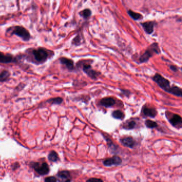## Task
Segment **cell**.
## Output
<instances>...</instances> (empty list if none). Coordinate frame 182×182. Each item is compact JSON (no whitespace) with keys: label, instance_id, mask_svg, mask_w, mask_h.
<instances>
[{"label":"cell","instance_id":"6da1fadb","mask_svg":"<svg viewBox=\"0 0 182 182\" xmlns=\"http://www.w3.org/2000/svg\"><path fill=\"white\" fill-rule=\"evenodd\" d=\"M152 79L162 89L165 91V92L171 94L177 97L181 96L182 89L178 86H170L169 81L164 78L160 74H155L152 78Z\"/></svg>","mask_w":182,"mask_h":182},{"label":"cell","instance_id":"7a4b0ae2","mask_svg":"<svg viewBox=\"0 0 182 182\" xmlns=\"http://www.w3.org/2000/svg\"><path fill=\"white\" fill-rule=\"evenodd\" d=\"M32 52L36 61L42 64L47 61L49 57L50 56L52 51L44 48H39L33 49Z\"/></svg>","mask_w":182,"mask_h":182},{"label":"cell","instance_id":"3957f363","mask_svg":"<svg viewBox=\"0 0 182 182\" xmlns=\"http://www.w3.org/2000/svg\"><path fill=\"white\" fill-rule=\"evenodd\" d=\"M160 53V50L159 48V45L157 43H154L150 45L145 50L144 53L141 55L139 58V61L140 63H146L153 55L159 54Z\"/></svg>","mask_w":182,"mask_h":182},{"label":"cell","instance_id":"277c9868","mask_svg":"<svg viewBox=\"0 0 182 182\" xmlns=\"http://www.w3.org/2000/svg\"><path fill=\"white\" fill-rule=\"evenodd\" d=\"M11 34L16 35L21 38L25 41H28L31 39V34L25 28L20 26H16L13 27L11 30Z\"/></svg>","mask_w":182,"mask_h":182},{"label":"cell","instance_id":"5b68a950","mask_svg":"<svg viewBox=\"0 0 182 182\" xmlns=\"http://www.w3.org/2000/svg\"><path fill=\"white\" fill-rule=\"evenodd\" d=\"M165 116L167 118L170 124L175 128L180 129L182 127V117L180 115L173 114L171 112H166Z\"/></svg>","mask_w":182,"mask_h":182},{"label":"cell","instance_id":"8992f818","mask_svg":"<svg viewBox=\"0 0 182 182\" xmlns=\"http://www.w3.org/2000/svg\"><path fill=\"white\" fill-rule=\"evenodd\" d=\"M34 170H35L36 173L40 175H46L49 173L50 171V169L49 167V165L46 162L40 164L38 162H35L32 165Z\"/></svg>","mask_w":182,"mask_h":182},{"label":"cell","instance_id":"52a82bcc","mask_svg":"<svg viewBox=\"0 0 182 182\" xmlns=\"http://www.w3.org/2000/svg\"><path fill=\"white\" fill-rule=\"evenodd\" d=\"M82 70L87 76L93 80H96L99 76L100 73L95 71L92 69L91 66L89 64L84 63L82 65Z\"/></svg>","mask_w":182,"mask_h":182},{"label":"cell","instance_id":"ba28073f","mask_svg":"<svg viewBox=\"0 0 182 182\" xmlns=\"http://www.w3.org/2000/svg\"><path fill=\"white\" fill-rule=\"evenodd\" d=\"M122 162V160L120 157L117 155H114L112 158L105 159L103 161V164L105 166L111 167L112 165H120Z\"/></svg>","mask_w":182,"mask_h":182},{"label":"cell","instance_id":"9c48e42d","mask_svg":"<svg viewBox=\"0 0 182 182\" xmlns=\"http://www.w3.org/2000/svg\"><path fill=\"white\" fill-rule=\"evenodd\" d=\"M142 112L145 116H146L147 117H151V118L155 117L158 113V112L155 108L147 106L146 105L143 107Z\"/></svg>","mask_w":182,"mask_h":182},{"label":"cell","instance_id":"30bf717a","mask_svg":"<svg viewBox=\"0 0 182 182\" xmlns=\"http://www.w3.org/2000/svg\"><path fill=\"white\" fill-rule=\"evenodd\" d=\"M120 142L124 147L130 149H133L136 145V141L134 140V138L132 137H126L124 138H121L120 139Z\"/></svg>","mask_w":182,"mask_h":182},{"label":"cell","instance_id":"8fae6325","mask_svg":"<svg viewBox=\"0 0 182 182\" xmlns=\"http://www.w3.org/2000/svg\"><path fill=\"white\" fill-rule=\"evenodd\" d=\"M99 104L105 107H111L116 104V101L112 97H106L102 99L99 101Z\"/></svg>","mask_w":182,"mask_h":182},{"label":"cell","instance_id":"7c38bea8","mask_svg":"<svg viewBox=\"0 0 182 182\" xmlns=\"http://www.w3.org/2000/svg\"><path fill=\"white\" fill-rule=\"evenodd\" d=\"M60 62L61 64L65 65L69 71H72L74 69V61L72 59L65 57H61L60 58Z\"/></svg>","mask_w":182,"mask_h":182},{"label":"cell","instance_id":"4fadbf2b","mask_svg":"<svg viewBox=\"0 0 182 182\" xmlns=\"http://www.w3.org/2000/svg\"><path fill=\"white\" fill-rule=\"evenodd\" d=\"M15 61L13 57L9 54H4L3 52H0V63L8 64L12 63Z\"/></svg>","mask_w":182,"mask_h":182},{"label":"cell","instance_id":"5bb4252c","mask_svg":"<svg viewBox=\"0 0 182 182\" xmlns=\"http://www.w3.org/2000/svg\"><path fill=\"white\" fill-rule=\"evenodd\" d=\"M142 26L147 34H151L153 33L154 27V23L153 21H146L142 24Z\"/></svg>","mask_w":182,"mask_h":182},{"label":"cell","instance_id":"9a60e30c","mask_svg":"<svg viewBox=\"0 0 182 182\" xmlns=\"http://www.w3.org/2000/svg\"><path fill=\"white\" fill-rule=\"evenodd\" d=\"M136 124L137 123L135 120L130 119L122 124V128L126 130H132L136 127Z\"/></svg>","mask_w":182,"mask_h":182},{"label":"cell","instance_id":"2e32d148","mask_svg":"<svg viewBox=\"0 0 182 182\" xmlns=\"http://www.w3.org/2000/svg\"><path fill=\"white\" fill-rule=\"evenodd\" d=\"M57 176L63 180H65L66 182H69L71 180V174L67 170H63L59 172L57 174Z\"/></svg>","mask_w":182,"mask_h":182},{"label":"cell","instance_id":"e0dca14e","mask_svg":"<svg viewBox=\"0 0 182 182\" xmlns=\"http://www.w3.org/2000/svg\"><path fill=\"white\" fill-rule=\"evenodd\" d=\"M104 138L105 139H106V140L107 145H108V147H109V149H110V151H111V152H112V153L115 152V151H117V146H116V145L113 143V142L112 141L111 139L109 138V137H105V136Z\"/></svg>","mask_w":182,"mask_h":182},{"label":"cell","instance_id":"ac0fdd59","mask_svg":"<svg viewBox=\"0 0 182 182\" xmlns=\"http://www.w3.org/2000/svg\"><path fill=\"white\" fill-rule=\"evenodd\" d=\"M128 15H129V16L132 18V19H133L134 20H138L142 19V15L140 14V13H135V12H134V11H132L131 10L128 11Z\"/></svg>","mask_w":182,"mask_h":182},{"label":"cell","instance_id":"d6986e66","mask_svg":"<svg viewBox=\"0 0 182 182\" xmlns=\"http://www.w3.org/2000/svg\"><path fill=\"white\" fill-rule=\"evenodd\" d=\"M112 115L114 119H116L122 120L124 117V113L120 110H116L112 112Z\"/></svg>","mask_w":182,"mask_h":182},{"label":"cell","instance_id":"ffe728a7","mask_svg":"<svg viewBox=\"0 0 182 182\" xmlns=\"http://www.w3.org/2000/svg\"><path fill=\"white\" fill-rule=\"evenodd\" d=\"M145 124L147 126V128L149 129H154L158 127V124L155 121H153L151 120H147L145 122Z\"/></svg>","mask_w":182,"mask_h":182},{"label":"cell","instance_id":"44dd1931","mask_svg":"<svg viewBox=\"0 0 182 182\" xmlns=\"http://www.w3.org/2000/svg\"><path fill=\"white\" fill-rule=\"evenodd\" d=\"M48 159L50 161L55 162L59 160L58 155L55 151H51L49 154Z\"/></svg>","mask_w":182,"mask_h":182},{"label":"cell","instance_id":"7402d4cb","mask_svg":"<svg viewBox=\"0 0 182 182\" xmlns=\"http://www.w3.org/2000/svg\"><path fill=\"white\" fill-rule=\"evenodd\" d=\"M10 73L8 71H3L0 73V82H4L8 79Z\"/></svg>","mask_w":182,"mask_h":182},{"label":"cell","instance_id":"603a6c76","mask_svg":"<svg viewBox=\"0 0 182 182\" xmlns=\"http://www.w3.org/2000/svg\"><path fill=\"white\" fill-rule=\"evenodd\" d=\"M80 15L84 19H88V18H89L90 16L91 15V11L89 9H86L82 11L80 13Z\"/></svg>","mask_w":182,"mask_h":182},{"label":"cell","instance_id":"cb8c5ba5","mask_svg":"<svg viewBox=\"0 0 182 182\" xmlns=\"http://www.w3.org/2000/svg\"><path fill=\"white\" fill-rule=\"evenodd\" d=\"M63 99L61 97H56L54 98H51L49 100L48 102L52 104H61L63 102Z\"/></svg>","mask_w":182,"mask_h":182},{"label":"cell","instance_id":"d4e9b609","mask_svg":"<svg viewBox=\"0 0 182 182\" xmlns=\"http://www.w3.org/2000/svg\"><path fill=\"white\" fill-rule=\"evenodd\" d=\"M44 181L46 182H54L58 181L56 177H54V176H50V177H48L45 178Z\"/></svg>","mask_w":182,"mask_h":182},{"label":"cell","instance_id":"484cf974","mask_svg":"<svg viewBox=\"0 0 182 182\" xmlns=\"http://www.w3.org/2000/svg\"><path fill=\"white\" fill-rule=\"evenodd\" d=\"M121 92L122 94L124 96L129 97L130 96V95H131V92L129 90H127V89H121Z\"/></svg>","mask_w":182,"mask_h":182},{"label":"cell","instance_id":"4316f807","mask_svg":"<svg viewBox=\"0 0 182 182\" xmlns=\"http://www.w3.org/2000/svg\"><path fill=\"white\" fill-rule=\"evenodd\" d=\"M80 38L79 37V35H78L77 36H76V38L74 39L72 43L73 44H75V45H79L80 43Z\"/></svg>","mask_w":182,"mask_h":182},{"label":"cell","instance_id":"83f0119b","mask_svg":"<svg viewBox=\"0 0 182 182\" xmlns=\"http://www.w3.org/2000/svg\"><path fill=\"white\" fill-rule=\"evenodd\" d=\"M87 182H103V180L101 179V178H91L88 179V180H87Z\"/></svg>","mask_w":182,"mask_h":182},{"label":"cell","instance_id":"f1b7e54d","mask_svg":"<svg viewBox=\"0 0 182 182\" xmlns=\"http://www.w3.org/2000/svg\"><path fill=\"white\" fill-rule=\"evenodd\" d=\"M170 69L172 71L175 72H177V71H178L177 67H176V66H174V65H170Z\"/></svg>","mask_w":182,"mask_h":182}]
</instances>
